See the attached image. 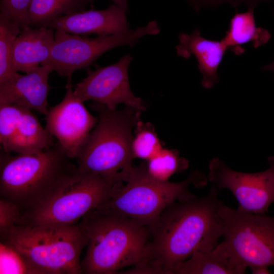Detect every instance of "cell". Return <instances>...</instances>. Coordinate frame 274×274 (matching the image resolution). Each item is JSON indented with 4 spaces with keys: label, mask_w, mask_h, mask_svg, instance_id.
<instances>
[{
    "label": "cell",
    "mask_w": 274,
    "mask_h": 274,
    "mask_svg": "<svg viewBox=\"0 0 274 274\" xmlns=\"http://www.w3.org/2000/svg\"><path fill=\"white\" fill-rule=\"evenodd\" d=\"M123 183L77 170L43 199L22 212L21 224H76L111 198Z\"/></svg>",
    "instance_id": "52a82bcc"
},
{
    "label": "cell",
    "mask_w": 274,
    "mask_h": 274,
    "mask_svg": "<svg viewBox=\"0 0 274 274\" xmlns=\"http://www.w3.org/2000/svg\"><path fill=\"white\" fill-rule=\"evenodd\" d=\"M32 0H1L0 15L4 16L20 33L26 28L27 12Z\"/></svg>",
    "instance_id": "cb8c5ba5"
},
{
    "label": "cell",
    "mask_w": 274,
    "mask_h": 274,
    "mask_svg": "<svg viewBox=\"0 0 274 274\" xmlns=\"http://www.w3.org/2000/svg\"><path fill=\"white\" fill-rule=\"evenodd\" d=\"M91 107L98 121L77 152L78 170L124 183L133 166L132 131L142 111L126 106L113 110L95 101Z\"/></svg>",
    "instance_id": "3957f363"
},
{
    "label": "cell",
    "mask_w": 274,
    "mask_h": 274,
    "mask_svg": "<svg viewBox=\"0 0 274 274\" xmlns=\"http://www.w3.org/2000/svg\"><path fill=\"white\" fill-rule=\"evenodd\" d=\"M20 33L4 16L0 15V84L18 73L13 65L14 43Z\"/></svg>",
    "instance_id": "7402d4cb"
},
{
    "label": "cell",
    "mask_w": 274,
    "mask_h": 274,
    "mask_svg": "<svg viewBox=\"0 0 274 274\" xmlns=\"http://www.w3.org/2000/svg\"><path fill=\"white\" fill-rule=\"evenodd\" d=\"M23 107L11 104H0V143L5 145L12 137Z\"/></svg>",
    "instance_id": "d4e9b609"
},
{
    "label": "cell",
    "mask_w": 274,
    "mask_h": 274,
    "mask_svg": "<svg viewBox=\"0 0 274 274\" xmlns=\"http://www.w3.org/2000/svg\"><path fill=\"white\" fill-rule=\"evenodd\" d=\"M90 0H32L26 18L27 26H46L65 16L86 10Z\"/></svg>",
    "instance_id": "ffe728a7"
},
{
    "label": "cell",
    "mask_w": 274,
    "mask_h": 274,
    "mask_svg": "<svg viewBox=\"0 0 274 274\" xmlns=\"http://www.w3.org/2000/svg\"><path fill=\"white\" fill-rule=\"evenodd\" d=\"M207 182L206 176L199 171L192 172L181 182L159 181L152 177L145 163H142L133 166L125 184L96 209L134 220L149 227L173 202L196 196L189 190L191 184L202 187Z\"/></svg>",
    "instance_id": "8992f818"
},
{
    "label": "cell",
    "mask_w": 274,
    "mask_h": 274,
    "mask_svg": "<svg viewBox=\"0 0 274 274\" xmlns=\"http://www.w3.org/2000/svg\"><path fill=\"white\" fill-rule=\"evenodd\" d=\"M22 221L19 207L10 201L0 199V232L20 224Z\"/></svg>",
    "instance_id": "484cf974"
},
{
    "label": "cell",
    "mask_w": 274,
    "mask_h": 274,
    "mask_svg": "<svg viewBox=\"0 0 274 274\" xmlns=\"http://www.w3.org/2000/svg\"><path fill=\"white\" fill-rule=\"evenodd\" d=\"M133 57H122L116 63L95 70L87 69V76L76 85L74 93L81 101L92 100L113 110L120 104L144 111L141 98L136 97L130 87L128 68Z\"/></svg>",
    "instance_id": "8fae6325"
},
{
    "label": "cell",
    "mask_w": 274,
    "mask_h": 274,
    "mask_svg": "<svg viewBox=\"0 0 274 274\" xmlns=\"http://www.w3.org/2000/svg\"><path fill=\"white\" fill-rule=\"evenodd\" d=\"M55 29L46 27L28 26L16 38L13 65L16 70L29 73L49 57L54 41Z\"/></svg>",
    "instance_id": "2e32d148"
},
{
    "label": "cell",
    "mask_w": 274,
    "mask_h": 274,
    "mask_svg": "<svg viewBox=\"0 0 274 274\" xmlns=\"http://www.w3.org/2000/svg\"><path fill=\"white\" fill-rule=\"evenodd\" d=\"M247 268L223 241L211 250L194 252L171 274H243Z\"/></svg>",
    "instance_id": "e0dca14e"
},
{
    "label": "cell",
    "mask_w": 274,
    "mask_h": 274,
    "mask_svg": "<svg viewBox=\"0 0 274 274\" xmlns=\"http://www.w3.org/2000/svg\"><path fill=\"white\" fill-rule=\"evenodd\" d=\"M262 68L264 70L271 71L274 72V61L269 64L264 66Z\"/></svg>",
    "instance_id": "4dcf8cb0"
},
{
    "label": "cell",
    "mask_w": 274,
    "mask_h": 274,
    "mask_svg": "<svg viewBox=\"0 0 274 274\" xmlns=\"http://www.w3.org/2000/svg\"><path fill=\"white\" fill-rule=\"evenodd\" d=\"M219 191L212 185L204 196L167 207L148 227L150 238L142 259L124 273L171 274L194 252L214 249L222 236Z\"/></svg>",
    "instance_id": "6da1fadb"
},
{
    "label": "cell",
    "mask_w": 274,
    "mask_h": 274,
    "mask_svg": "<svg viewBox=\"0 0 274 274\" xmlns=\"http://www.w3.org/2000/svg\"><path fill=\"white\" fill-rule=\"evenodd\" d=\"M79 225L87 240L81 262L82 273H116L137 264L150 238L148 226L96 208L85 214Z\"/></svg>",
    "instance_id": "7a4b0ae2"
},
{
    "label": "cell",
    "mask_w": 274,
    "mask_h": 274,
    "mask_svg": "<svg viewBox=\"0 0 274 274\" xmlns=\"http://www.w3.org/2000/svg\"><path fill=\"white\" fill-rule=\"evenodd\" d=\"M189 1L196 9L203 6L218 5V0H189Z\"/></svg>",
    "instance_id": "83f0119b"
},
{
    "label": "cell",
    "mask_w": 274,
    "mask_h": 274,
    "mask_svg": "<svg viewBox=\"0 0 274 274\" xmlns=\"http://www.w3.org/2000/svg\"><path fill=\"white\" fill-rule=\"evenodd\" d=\"M0 235L1 244L19 254L33 273H82L80 257L87 240L79 224H21Z\"/></svg>",
    "instance_id": "277c9868"
},
{
    "label": "cell",
    "mask_w": 274,
    "mask_h": 274,
    "mask_svg": "<svg viewBox=\"0 0 274 274\" xmlns=\"http://www.w3.org/2000/svg\"><path fill=\"white\" fill-rule=\"evenodd\" d=\"M269 167L266 170L246 173L229 168L218 158L209 164L208 178L219 190H229L241 212L266 214L274 202V156L267 158Z\"/></svg>",
    "instance_id": "30bf717a"
},
{
    "label": "cell",
    "mask_w": 274,
    "mask_h": 274,
    "mask_svg": "<svg viewBox=\"0 0 274 274\" xmlns=\"http://www.w3.org/2000/svg\"><path fill=\"white\" fill-rule=\"evenodd\" d=\"M72 159L57 141L32 154L13 156L1 150L0 199L16 204L21 213L33 207L78 170Z\"/></svg>",
    "instance_id": "5b68a950"
},
{
    "label": "cell",
    "mask_w": 274,
    "mask_h": 274,
    "mask_svg": "<svg viewBox=\"0 0 274 274\" xmlns=\"http://www.w3.org/2000/svg\"><path fill=\"white\" fill-rule=\"evenodd\" d=\"M159 32L156 21L135 29L95 38L55 30L49 56L41 65H48L60 76L67 78L77 70L87 69L99 56L113 48L123 45L133 46L142 37Z\"/></svg>",
    "instance_id": "9c48e42d"
},
{
    "label": "cell",
    "mask_w": 274,
    "mask_h": 274,
    "mask_svg": "<svg viewBox=\"0 0 274 274\" xmlns=\"http://www.w3.org/2000/svg\"><path fill=\"white\" fill-rule=\"evenodd\" d=\"M47 27L80 36L111 35L129 29L125 12L115 4L104 10H85L60 17Z\"/></svg>",
    "instance_id": "5bb4252c"
},
{
    "label": "cell",
    "mask_w": 274,
    "mask_h": 274,
    "mask_svg": "<svg viewBox=\"0 0 274 274\" xmlns=\"http://www.w3.org/2000/svg\"><path fill=\"white\" fill-rule=\"evenodd\" d=\"M30 110L23 107L12 137L1 146L2 151L17 154H32L54 145L53 136L42 126Z\"/></svg>",
    "instance_id": "ac0fdd59"
},
{
    "label": "cell",
    "mask_w": 274,
    "mask_h": 274,
    "mask_svg": "<svg viewBox=\"0 0 274 274\" xmlns=\"http://www.w3.org/2000/svg\"><path fill=\"white\" fill-rule=\"evenodd\" d=\"M48 65H40L29 73H18L8 81L0 84V104H11L35 110L46 115L50 90Z\"/></svg>",
    "instance_id": "4fadbf2b"
},
{
    "label": "cell",
    "mask_w": 274,
    "mask_h": 274,
    "mask_svg": "<svg viewBox=\"0 0 274 274\" xmlns=\"http://www.w3.org/2000/svg\"><path fill=\"white\" fill-rule=\"evenodd\" d=\"M254 8L248 7L245 12L236 13L230 19L228 29L222 39L228 50L236 55L243 53V45L252 42L253 46L257 48L266 44L270 38L266 29L257 27Z\"/></svg>",
    "instance_id": "d6986e66"
},
{
    "label": "cell",
    "mask_w": 274,
    "mask_h": 274,
    "mask_svg": "<svg viewBox=\"0 0 274 274\" xmlns=\"http://www.w3.org/2000/svg\"><path fill=\"white\" fill-rule=\"evenodd\" d=\"M262 0H218V5L227 3H229L234 7H236L239 5L245 3L247 4L249 7H255Z\"/></svg>",
    "instance_id": "4316f807"
},
{
    "label": "cell",
    "mask_w": 274,
    "mask_h": 274,
    "mask_svg": "<svg viewBox=\"0 0 274 274\" xmlns=\"http://www.w3.org/2000/svg\"><path fill=\"white\" fill-rule=\"evenodd\" d=\"M92 2L94 0H90ZM114 3V4L118 6L120 8H121L123 11L125 13L128 10V1L127 0H111Z\"/></svg>",
    "instance_id": "f1b7e54d"
},
{
    "label": "cell",
    "mask_w": 274,
    "mask_h": 274,
    "mask_svg": "<svg viewBox=\"0 0 274 274\" xmlns=\"http://www.w3.org/2000/svg\"><path fill=\"white\" fill-rule=\"evenodd\" d=\"M176 49L177 54L184 58H188L191 55L195 56L202 76L201 85L204 88L211 89L219 82L218 68L225 51L228 50L222 39L215 41L204 38L197 28L190 34L181 33Z\"/></svg>",
    "instance_id": "9a60e30c"
},
{
    "label": "cell",
    "mask_w": 274,
    "mask_h": 274,
    "mask_svg": "<svg viewBox=\"0 0 274 274\" xmlns=\"http://www.w3.org/2000/svg\"><path fill=\"white\" fill-rule=\"evenodd\" d=\"M253 274H265L270 273L268 267H255L250 269Z\"/></svg>",
    "instance_id": "f546056e"
},
{
    "label": "cell",
    "mask_w": 274,
    "mask_h": 274,
    "mask_svg": "<svg viewBox=\"0 0 274 274\" xmlns=\"http://www.w3.org/2000/svg\"><path fill=\"white\" fill-rule=\"evenodd\" d=\"M148 173L153 178L167 181L174 174L181 173L189 166L188 160L179 155L176 149L162 148L145 163Z\"/></svg>",
    "instance_id": "44dd1931"
},
{
    "label": "cell",
    "mask_w": 274,
    "mask_h": 274,
    "mask_svg": "<svg viewBox=\"0 0 274 274\" xmlns=\"http://www.w3.org/2000/svg\"><path fill=\"white\" fill-rule=\"evenodd\" d=\"M162 148L153 125L149 122L145 123L140 120L135 126L134 135L131 143L134 158L147 161Z\"/></svg>",
    "instance_id": "603a6c76"
},
{
    "label": "cell",
    "mask_w": 274,
    "mask_h": 274,
    "mask_svg": "<svg viewBox=\"0 0 274 274\" xmlns=\"http://www.w3.org/2000/svg\"><path fill=\"white\" fill-rule=\"evenodd\" d=\"M219 214L223 241L243 265H274V215L241 212L224 204Z\"/></svg>",
    "instance_id": "ba28073f"
},
{
    "label": "cell",
    "mask_w": 274,
    "mask_h": 274,
    "mask_svg": "<svg viewBox=\"0 0 274 274\" xmlns=\"http://www.w3.org/2000/svg\"><path fill=\"white\" fill-rule=\"evenodd\" d=\"M66 89L62 100L45 115V128L67 155L75 159L83 141L96 125L98 117L92 115L75 95L72 76L67 78Z\"/></svg>",
    "instance_id": "7c38bea8"
}]
</instances>
